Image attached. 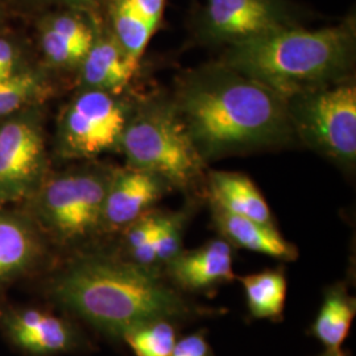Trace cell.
<instances>
[{"label": "cell", "instance_id": "26", "mask_svg": "<svg viewBox=\"0 0 356 356\" xmlns=\"http://www.w3.org/2000/svg\"><path fill=\"white\" fill-rule=\"evenodd\" d=\"M170 356H216L204 331L194 332L177 341Z\"/></svg>", "mask_w": 356, "mask_h": 356}, {"label": "cell", "instance_id": "8", "mask_svg": "<svg viewBox=\"0 0 356 356\" xmlns=\"http://www.w3.org/2000/svg\"><path fill=\"white\" fill-rule=\"evenodd\" d=\"M35 107L0 126V207L28 201L44 181L45 140Z\"/></svg>", "mask_w": 356, "mask_h": 356}, {"label": "cell", "instance_id": "18", "mask_svg": "<svg viewBox=\"0 0 356 356\" xmlns=\"http://www.w3.org/2000/svg\"><path fill=\"white\" fill-rule=\"evenodd\" d=\"M354 317L355 300L342 284H337L325 294L318 316L312 326V334L327 350L338 351L348 337Z\"/></svg>", "mask_w": 356, "mask_h": 356}, {"label": "cell", "instance_id": "7", "mask_svg": "<svg viewBox=\"0 0 356 356\" xmlns=\"http://www.w3.org/2000/svg\"><path fill=\"white\" fill-rule=\"evenodd\" d=\"M126 106L102 90L83 89L65 108L58 151L67 159H91L119 147L127 124Z\"/></svg>", "mask_w": 356, "mask_h": 356}, {"label": "cell", "instance_id": "5", "mask_svg": "<svg viewBox=\"0 0 356 356\" xmlns=\"http://www.w3.org/2000/svg\"><path fill=\"white\" fill-rule=\"evenodd\" d=\"M110 176L98 170H78L44 179L28 200V216L41 234L61 245L85 242L102 229Z\"/></svg>", "mask_w": 356, "mask_h": 356}, {"label": "cell", "instance_id": "1", "mask_svg": "<svg viewBox=\"0 0 356 356\" xmlns=\"http://www.w3.org/2000/svg\"><path fill=\"white\" fill-rule=\"evenodd\" d=\"M45 292L111 339H123L127 331L154 319L176 322L216 313L191 302L160 269L122 256H78L51 275Z\"/></svg>", "mask_w": 356, "mask_h": 356}, {"label": "cell", "instance_id": "15", "mask_svg": "<svg viewBox=\"0 0 356 356\" xmlns=\"http://www.w3.org/2000/svg\"><path fill=\"white\" fill-rule=\"evenodd\" d=\"M213 220L218 231L231 245L234 244L284 261H293L298 256L297 248L281 236L275 225H264L235 216L216 206H213Z\"/></svg>", "mask_w": 356, "mask_h": 356}, {"label": "cell", "instance_id": "13", "mask_svg": "<svg viewBox=\"0 0 356 356\" xmlns=\"http://www.w3.org/2000/svg\"><path fill=\"white\" fill-rule=\"evenodd\" d=\"M45 244L28 216L0 210V291L41 267Z\"/></svg>", "mask_w": 356, "mask_h": 356}, {"label": "cell", "instance_id": "28", "mask_svg": "<svg viewBox=\"0 0 356 356\" xmlns=\"http://www.w3.org/2000/svg\"><path fill=\"white\" fill-rule=\"evenodd\" d=\"M64 1L72 3V4H76V6H86V4L91 3L92 0H64Z\"/></svg>", "mask_w": 356, "mask_h": 356}, {"label": "cell", "instance_id": "20", "mask_svg": "<svg viewBox=\"0 0 356 356\" xmlns=\"http://www.w3.org/2000/svg\"><path fill=\"white\" fill-rule=\"evenodd\" d=\"M49 92L47 79L33 69L0 79V119L35 107Z\"/></svg>", "mask_w": 356, "mask_h": 356}, {"label": "cell", "instance_id": "23", "mask_svg": "<svg viewBox=\"0 0 356 356\" xmlns=\"http://www.w3.org/2000/svg\"><path fill=\"white\" fill-rule=\"evenodd\" d=\"M159 213H145L124 229V259L143 267L156 268L154 235L157 229Z\"/></svg>", "mask_w": 356, "mask_h": 356}, {"label": "cell", "instance_id": "3", "mask_svg": "<svg viewBox=\"0 0 356 356\" xmlns=\"http://www.w3.org/2000/svg\"><path fill=\"white\" fill-rule=\"evenodd\" d=\"M354 58L350 26L306 31L280 26L232 44L222 64L251 76L285 101L330 85Z\"/></svg>", "mask_w": 356, "mask_h": 356}, {"label": "cell", "instance_id": "25", "mask_svg": "<svg viewBox=\"0 0 356 356\" xmlns=\"http://www.w3.org/2000/svg\"><path fill=\"white\" fill-rule=\"evenodd\" d=\"M26 61L20 49L7 38H0V79L24 72Z\"/></svg>", "mask_w": 356, "mask_h": 356}, {"label": "cell", "instance_id": "19", "mask_svg": "<svg viewBox=\"0 0 356 356\" xmlns=\"http://www.w3.org/2000/svg\"><path fill=\"white\" fill-rule=\"evenodd\" d=\"M247 307L256 319L280 321L282 318L288 281L284 269H266L241 279Z\"/></svg>", "mask_w": 356, "mask_h": 356}, {"label": "cell", "instance_id": "30", "mask_svg": "<svg viewBox=\"0 0 356 356\" xmlns=\"http://www.w3.org/2000/svg\"><path fill=\"white\" fill-rule=\"evenodd\" d=\"M334 353H335V351H330V350H326V351H325L323 354H321V355L318 356H332L334 355Z\"/></svg>", "mask_w": 356, "mask_h": 356}, {"label": "cell", "instance_id": "16", "mask_svg": "<svg viewBox=\"0 0 356 356\" xmlns=\"http://www.w3.org/2000/svg\"><path fill=\"white\" fill-rule=\"evenodd\" d=\"M94 33L86 22L76 15L49 17L41 28V49L56 67L79 66L88 54Z\"/></svg>", "mask_w": 356, "mask_h": 356}, {"label": "cell", "instance_id": "29", "mask_svg": "<svg viewBox=\"0 0 356 356\" xmlns=\"http://www.w3.org/2000/svg\"><path fill=\"white\" fill-rule=\"evenodd\" d=\"M332 356H348L347 355V354H346V353H343V351H342V350H341V348H339V350H338V351H335V353H334V355Z\"/></svg>", "mask_w": 356, "mask_h": 356}, {"label": "cell", "instance_id": "6", "mask_svg": "<svg viewBox=\"0 0 356 356\" xmlns=\"http://www.w3.org/2000/svg\"><path fill=\"white\" fill-rule=\"evenodd\" d=\"M293 131L337 163L356 159V89L351 83L323 86L289 98Z\"/></svg>", "mask_w": 356, "mask_h": 356}, {"label": "cell", "instance_id": "9", "mask_svg": "<svg viewBox=\"0 0 356 356\" xmlns=\"http://www.w3.org/2000/svg\"><path fill=\"white\" fill-rule=\"evenodd\" d=\"M0 330L29 356L70 354L83 346L82 334L69 319L40 307L0 309Z\"/></svg>", "mask_w": 356, "mask_h": 356}, {"label": "cell", "instance_id": "4", "mask_svg": "<svg viewBox=\"0 0 356 356\" xmlns=\"http://www.w3.org/2000/svg\"><path fill=\"white\" fill-rule=\"evenodd\" d=\"M119 147L131 168L152 173L168 185L186 188L202 175L204 159L175 103L143 106L128 118Z\"/></svg>", "mask_w": 356, "mask_h": 356}, {"label": "cell", "instance_id": "17", "mask_svg": "<svg viewBox=\"0 0 356 356\" xmlns=\"http://www.w3.org/2000/svg\"><path fill=\"white\" fill-rule=\"evenodd\" d=\"M211 204L235 216L273 225L267 201L254 182L241 173L213 172L209 177Z\"/></svg>", "mask_w": 356, "mask_h": 356}, {"label": "cell", "instance_id": "21", "mask_svg": "<svg viewBox=\"0 0 356 356\" xmlns=\"http://www.w3.org/2000/svg\"><path fill=\"white\" fill-rule=\"evenodd\" d=\"M113 26L115 40L122 49L139 61L156 28L144 20L124 0H114L113 3Z\"/></svg>", "mask_w": 356, "mask_h": 356}, {"label": "cell", "instance_id": "14", "mask_svg": "<svg viewBox=\"0 0 356 356\" xmlns=\"http://www.w3.org/2000/svg\"><path fill=\"white\" fill-rule=\"evenodd\" d=\"M139 61L128 56L113 38H94L81 67V82L85 89L102 90L119 94L132 79Z\"/></svg>", "mask_w": 356, "mask_h": 356}, {"label": "cell", "instance_id": "27", "mask_svg": "<svg viewBox=\"0 0 356 356\" xmlns=\"http://www.w3.org/2000/svg\"><path fill=\"white\" fill-rule=\"evenodd\" d=\"M131 8L140 15L151 26L157 28L164 11L165 0H124Z\"/></svg>", "mask_w": 356, "mask_h": 356}, {"label": "cell", "instance_id": "22", "mask_svg": "<svg viewBox=\"0 0 356 356\" xmlns=\"http://www.w3.org/2000/svg\"><path fill=\"white\" fill-rule=\"evenodd\" d=\"M136 356H170L177 343L175 322L154 319L127 331L123 337Z\"/></svg>", "mask_w": 356, "mask_h": 356}, {"label": "cell", "instance_id": "11", "mask_svg": "<svg viewBox=\"0 0 356 356\" xmlns=\"http://www.w3.org/2000/svg\"><path fill=\"white\" fill-rule=\"evenodd\" d=\"M164 276L178 291L204 293L235 279L232 245L216 239L193 251H181L164 266Z\"/></svg>", "mask_w": 356, "mask_h": 356}, {"label": "cell", "instance_id": "10", "mask_svg": "<svg viewBox=\"0 0 356 356\" xmlns=\"http://www.w3.org/2000/svg\"><path fill=\"white\" fill-rule=\"evenodd\" d=\"M166 185L164 179L131 166L111 173L103 204L102 229H127L163 197Z\"/></svg>", "mask_w": 356, "mask_h": 356}, {"label": "cell", "instance_id": "24", "mask_svg": "<svg viewBox=\"0 0 356 356\" xmlns=\"http://www.w3.org/2000/svg\"><path fill=\"white\" fill-rule=\"evenodd\" d=\"M185 216L182 213H159L154 235V251L159 268L164 267L182 251V231Z\"/></svg>", "mask_w": 356, "mask_h": 356}, {"label": "cell", "instance_id": "2", "mask_svg": "<svg viewBox=\"0 0 356 356\" xmlns=\"http://www.w3.org/2000/svg\"><path fill=\"white\" fill-rule=\"evenodd\" d=\"M175 106L204 160L276 145L294 132L282 97L223 64L188 76Z\"/></svg>", "mask_w": 356, "mask_h": 356}, {"label": "cell", "instance_id": "12", "mask_svg": "<svg viewBox=\"0 0 356 356\" xmlns=\"http://www.w3.org/2000/svg\"><path fill=\"white\" fill-rule=\"evenodd\" d=\"M207 29L211 38L231 44L280 28V13L270 0H209Z\"/></svg>", "mask_w": 356, "mask_h": 356}]
</instances>
